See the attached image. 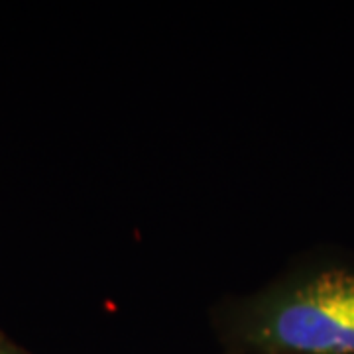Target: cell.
I'll use <instances>...</instances> for the list:
<instances>
[{
  "instance_id": "cell-1",
  "label": "cell",
  "mask_w": 354,
  "mask_h": 354,
  "mask_svg": "<svg viewBox=\"0 0 354 354\" xmlns=\"http://www.w3.org/2000/svg\"><path fill=\"white\" fill-rule=\"evenodd\" d=\"M234 339L258 354H354V270L311 268L234 307Z\"/></svg>"
},
{
  "instance_id": "cell-2",
  "label": "cell",
  "mask_w": 354,
  "mask_h": 354,
  "mask_svg": "<svg viewBox=\"0 0 354 354\" xmlns=\"http://www.w3.org/2000/svg\"><path fill=\"white\" fill-rule=\"evenodd\" d=\"M0 354H24L22 351H18L16 346H12L10 342H6L4 339H0Z\"/></svg>"
}]
</instances>
